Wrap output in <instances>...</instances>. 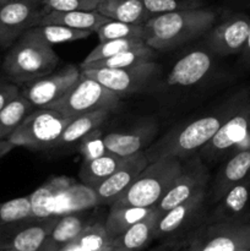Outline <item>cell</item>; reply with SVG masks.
I'll return each mask as SVG.
<instances>
[{
  "mask_svg": "<svg viewBox=\"0 0 250 251\" xmlns=\"http://www.w3.org/2000/svg\"><path fill=\"white\" fill-rule=\"evenodd\" d=\"M243 55V61L247 64L248 66H250V25H249V31H248V37L247 41H245L244 47H243V50L240 51Z\"/></svg>",
  "mask_w": 250,
  "mask_h": 251,
  "instance_id": "ab89813d",
  "label": "cell"
},
{
  "mask_svg": "<svg viewBox=\"0 0 250 251\" xmlns=\"http://www.w3.org/2000/svg\"><path fill=\"white\" fill-rule=\"evenodd\" d=\"M91 223L88 210L60 216L38 251H60Z\"/></svg>",
  "mask_w": 250,
  "mask_h": 251,
  "instance_id": "7402d4cb",
  "label": "cell"
},
{
  "mask_svg": "<svg viewBox=\"0 0 250 251\" xmlns=\"http://www.w3.org/2000/svg\"><path fill=\"white\" fill-rule=\"evenodd\" d=\"M60 216L26 218L0 227V250L38 251Z\"/></svg>",
  "mask_w": 250,
  "mask_h": 251,
  "instance_id": "5bb4252c",
  "label": "cell"
},
{
  "mask_svg": "<svg viewBox=\"0 0 250 251\" xmlns=\"http://www.w3.org/2000/svg\"><path fill=\"white\" fill-rule=\"evenodd\" d=\"M120 100L122 97L119 95L108 90L98 81L81 74L77 82L60 100L51 105L50 109L75 119L80 115L98 110L114 112L120 105Z\"/></svg>",
  "mask_w": 250,
  "mask_h": 251,
  "instance_id": "ba28073f",
  "label": "cell"
},
{
  "mask_svg": "<svg viewBox=\"0 0 250 251\" xmlns=\"http://www.w3.org/2000/svg\"><path fill=\"white\" fill-rule=\"evenodd\" d=\"M215 21L216 12L205 7L156 15L145 24L144 39L154 50H172L207 33Z\"/></svg>",
  "mask_w": 250,
  "mask_h": 251,
  "instance_id": "7a4b0ae2",
  "label": "cell"
},
{
  "mask_svg": "<svg viewBox=\"0 0 250 251\" xmlns=\"http://www.w3.org/2000/svg\"><path fill=\"white\" fill-rule=\"evenodd\" d=\"M34 28H36L37 33L51 46L82 41V39H87L93 33L91 31L75 29L71 27L61 26V25H43V26H36Z\"/></svg>",
  "mask_w": 250,
  "mask_h": 251,
  "instance_id": "836d02e7",
  "label": "cell"
},
{
  "mask_svg": "<svg viewBox=\"0 0 250 251\" xmlns=\"http://www.w3.org/2000/svg\"><path fill=\"white\" fill-rule=\"evenodd\" d=\"M238 251H250V245L249 247H245V248H242V249H239Z\"/></svg>",
  "mask_w": 250,
  "mask_h": 251,
  "instance_id": "f6af8a7d",
  "label": "cell"
},
{
  "mask_svg": "<svg viewBox=\"0 0 250 251\" xmlns=\"http://www.w3.org/2000/svg\"><path fill=\"white\" fill-rule=\"evenodd\" d=\"M154 49L151 47L145 46L141 48L130 49V50L122 51L119 54L109 56V58L102 59V60L93 61L88 65L80 66V69H120L129 68V66L139 65V64L154 61Z\"/></svg>",
  "mask_w": 250,
  "mask_h": 251,
  "instance_id": "f1b7e54d",
  "label": "cell"
},
{
  "mask_svg": "<svg viewBox=\"0 0 250 251\" xmlns=\"http://www.w3.org/2000/svg\"><path fill=\"white\" fill-rule=\"evenodd\" d=\"M207 190H201L184 202L162 213L157 223L154 240L161 247L183 249L191 235L206 222Z\"/></svg>",
  "mask_w": 250,
  "mask_h": 251,
  "instance_id": "8992f818",
  "label": "cell"
},
{
  "mask_svg": "<svg viewBox=\"0 0 250 251\" xmlns=\"http://www.w3.org/2000/svg\"><path fill=\"white\" fill-rule=\"evenodd\" d=\"M32 217L64 216L97 206L93 189L65 176H54L29 194Z\"/></svg>",
  "mask_w": 250,
  "mask_h": 251,
  "instance_id": "277c9868",
  "label": "cell"
},
{
  "mask_svg": "<svg viewBox=\"0 0 250 251\" xmlns=\"http://www.w3.org/2000/svg\"><path fill=\"white\" fill-rule=\"evenodd\" d=\"M97 11L109 20L134 25H145L152 17L142 0H100Z\"/></svg>",
  "mask_w": 250,
  "mask_h": 251,
  "instance_id": "cb8c5ba5",
  "label": "cell"
},
{
  "mask_svg": "<svg viewBox=\"0 0 250 251\" xmlns=\"http://www.w3.org/2000/svg\"><path fill=\"white\" fill-rule=\"evenodd\" d=\"M112 242L105 232L104 223L91 222L60 251H102L109 247Z\"/></svg>",
  "mask_w": 250,
  "mask_h": 251,
  "instance_id": "f546056e",
  "label": "cell"
},
{
  "mask_svg": "<svg viewBox=\"0 0 250 251\" xmlns=\"http://www.w3.org/2000/svg\"><path fill=\"white\" fill-rule=\"evenodd\" d=\"M250 245V216L230 222L203 223L188 240L185 251H238Z\"/></svg>",
  "mask_w": 250,
  "mask_h": 251,
  "instance_id": "9c48e42d",
  "label": "cell"
},
{
  "mask_svg": "<svg viewBox=\"0 0 250 251\" xmlns=\"http://www.w3.org/2000/svg\"><path fill=\"white\" fill-rule=\"evenodd\" d=\"M6 1H7V0H0V6H1L2 4H5Z\"/></svg>",
  "mask_w": 250,
  "mask_h": 251,
  "instance_id": "7dc6e473",
  "label": "cell"
},
{
  "mask_svg": "<svg viewBox=\"0 0 250 251\" xmlns=\"http://www.w3.org/2000/svg\"><path fill=\"white\" fill-rule=\"evenodd\" d=\"M250 146V130H249V134H248V136L245 137L244 141L240 144V146L238 147V150H242V149H245V147H249ZM237 150V151H238Z\"/></svg>",
  "mask_w": 250,
  "mask_h": 251,
  "instance_id": "b9f144b4",
  "label": "cell"
},
{
  "mask_svg": "<svg viewBox=\"0 0 250 251\" xmlns=\"http://www.w3.org/2000/svg\"><path fill=\"white\" fill-rule=\"evenodd\" d=\"M109 19L95 11H49L42 17L38 26L43 25H61L82 31H91L95 33L104 22Z\"/></svg>",
  "mask_w": 250,
  "mask_h": 251,
  "instance_id": "d4e9b609",
  "label": "cell"
},
{
  "mask_svg": "<svg viewBox=\"0 0 250 251\" xmlns=\"http://www.w3.org/2000/svg\"><path fill=\"white\" fill-rule=\"evenodd\" d=\"M161 213L153 208L149 215L113 240V244L127 251H141L154 240Z\"/></svg>",
  "mask_w": 250,
  "mask_h": 251,
  "instance_id": "603a6c76",
  "label": "cell"
},
{
  "mask_svg": "<svg viewBox=\"0 0 250 251\" xmlns=\"http://www.w3.org/2000/svg\"><path fill=\"white\" fill-rule=\"evenodd\" d=\"M15 147L16 146L10 140H0V158H2L7 153H10Z\"/></svg>",
  "mask_w": 250,
  "mask_h": 251,
  "instance_id": "60d3db41",
  "label": "cell"
},
{
  "mask_svg": "<svg viewBox=\"0 0 250 251\" xmlns=\"http://www.w3.org/2000/svg\"><path fill=\"white\" fill-rule=\"evenodd\" d=\"M80 76V68L69 65L58 73L53 71L44 77L20 86V93L34 108H50L69 92Z\"/></svg>",
  "mask_w": 250,
  "mask_h": 251,
  "instance_id": "4fadbf2b",
  "label": "cell"
},
{
  "mask_svg": "<svg viewBox=\"0 0 250 251\" xmlns=\"http://www.w3.org/2000/svg\"><path fill=\"white\" fill-rule=\"evenodd\" d=\"M147 46L144 39L139 38H123V39H110V41L100 42L98 46L83 59L80 66L88 65L93 61L102 60V59L109 58V56L119 54L122 51L130 50V49L141 48V47Z\"/></svg>",
  "mask_w": 250,
  "mask_h": 251,
  "instance_id": "1f68e13d",
  "label": "cell"
},
{
  "mask_svg": "<svg viewBox=\"0 0 250 251\" xmlns=\"http://www.w3.org/2000/svg\"><path fill=\"white\" fill-rule=\"evenodd\" d=\"M163 248L166 251H185L184 249H174V248H167V247H161Z\"/></svg>",
  "mask_w": 250,
  "mask_h": 251,
  "instance_id": "ee69618b",
  "label": "cell"
},
{
  "mask_svg": "<svg viewBox=\"0 0 250 251\" xmlns=\"http://www.w3.org/2000/svg\"><path fill=\"white\" fill-rule=\"evenodd\" d=\"M249 100V92L243 90L227 100L212 114L198 118L195 120L173 127L144 151L149 162L163 157H174L185 162L198 154L207 142L215 136L223 123L234 114L244 103Z\"/></svg>",
  "mask_w": 250,
  "mask_h": 251,
  "instance_id": "6da1fadb",
  "label": "cell"
},
{
  "mask_svg": "<svg viewBox=\"0 0 250 251\" xmlns=\"http://www.w3.org/2000/svg\"><path fill=\"white\" fill-rule=\"evenodd\" d=\"M208 181H210V173L207 167L203 163V159L201 158L200 154H195L183 162L179 176L154 208L162 215L173 208L174 206L190 199L199 191L205 190L208 185Z\"/></svg>",
  "mask_w": 250,
  "mask_h": 251,
  "instance_id": "9a60e30c",
  "label": "cell"
},
{
  "mask_svg": "<svg viewBox=\"0 0 250 251\" xmlns=\"http://www.w3.org/2000/svg\"><path fill=\"white\" fill-rule=\"evenodd\" d=\"M32 217L29 195L0 203V227Z\"/></svg>",
  "mask_w": 250,
  "mask_h": 251,
  "instance_id": "e575fe53",
  "label": "cell"
},
{
  "mask_svg": "<svg viewBox=\"0 0 250 251\" xmlns=\"http://www.w3.org/2000/svg\"><path fill=\"white\" fill-rule=\"evenodd\" d=\"M142 2L152 17L166 12L201 7L198 0H142Z\"/></svg>",
  "mask_w": 250,
  "mask_h": 251,
  "instance_id": "74e56055",
  "label": "cell"
},
{
  "mask_svg": "<svg viewBox=\"0 0 250 251\" xmlns=\"http://www.w3.org/2000/svg\"><path fill=\"white\" fill-rule=\"evenodd\" d=\"M181 166L183 162L174 157H163L150 162L126 193L110 207H156L179 176Z\"/></svg>",
  "mask_w": 250,
  "mask_h": 251,
  "instance_id": "5b68a950",
  "label": "cell"
},
{
  "mask_svg": "<svg viewBox=\"0 0 250 251\" xmlns=\"http://www.w3.org/2000/svg\"><path fill=\"white\" fill-rule=\"evenodd\" d=\"M149 163V159L144 152L129 157V159L117 172L93 188L97 199V206H112L126 193L127 189L132 185L135 179Z\"/></svg>",
  "mask_w": 250,
  "mask_h": 251,
  "instance_id": "2e32d148",
  "label": "cell"
},
{
  "mask_svg": "<svg viewBox=\"0 0 250 251\" xmlns=\"http://www.w3.org/2000/svg\"><path fill=\"white\" fill-rule=\"evenodd\" d=\"M73 118L63 115L50 108H36L10 136L16 147L43 151L55 149L59 137Z\"/></svg>",
  "mask_w": 250,
  "mask_h": 251,
  "instance_id": "52a82bcc",
  "label": "cell"
},
{
  "mask_svg": "<svg viewBox=\"0 0 250 251\" xmlns=\"http://www.w3.org/2000/svg\"><path fill=\"white\" fill-rule=\"evenodd\" d=\"M250 130V100L230 115L217 130L215 136L199 152L202 159L218 162L235 152Z\"/></svg>",
  "mask_w": 250,
  "mask_h": 251,
  "instance_id": "7c38bea8",
  "label": "cell"
},
{
  "mask_svg": "<svg viewBox=\"0 0 250 251\" xmlns=\"http://www.w3.org/2000/svg\"><path fill=\"white\" fill-rule=\"evenodd\" d=\"M20 95V86L1 77L0 80V110Z\"/></svg>",
  "mask_w": 250,
  "mask_h": 251,
  "instance_id": "f35d334b",
  "label": "cell"
},
{
  "mask_svg": "<svg viewBox=\"0 0 250 251\" xmlns=\"http://www.w3.org/2000/svg\"><path fill=\"white\" fill-rule=\"evenodd\" d=\"M2 77V73H1V60H0V80Z\"/></svg>",
  "mask_w": 250,
  "mask_h": 251,
  "instance_id": "bcb514c9",
  "label": "cell"
},
{
  "mask_svg": "<svg viewBox=\"0 0 250 251\" xmlns=\"http://www.w3.org/2000/svg\"><path fill=\"white\" fill-rule=\"evenodd\" d=\"M46 14L39 0H7L0 6V48L9 49Z\"/></svg>",
  "mask_w": 250,
  "mask_h": 251,
  "instance_id": "8fae6325",
  "label": "cell"
},
{
  "mask_svg": "<svg viewBox=\"0 0 250 251\" xmlns=\"http://www.w3.org/2000/svg\"><path fill=\"white\" fill-rule=\"evenodd\" d=\"M109 114L110 112L108 110H98V112L88 113V114L80 115V117L73 119L59 137L55 149L77 144L85 135L100 127L107 120Z\"/></svg>",
  "mask_w": 250,
  "mask_h": 251,
  "instance_id": "4316f807",
  "label": "cell"
},
{
  "mask_svg": "<svg viewBox=\"0 0 250 251\" xmlns=\"http://www.w3.org/2000/svg\"><path fill=\"white\" fill-rule=\"evenodd\" d=\"M49 11H95L100 0H39Z\"/></svg>",
  "mask_w": 250,
  "mask_h": 251,
  "instance_id": "8d00e7d4",
  "label": "cell"
},
{
  "mask_svg": "<svg viewBox=\"0 0 250 251\" xmlns=\"http://www.w3.org/2000/svg\"><path fill=\"white\" fill-rule=\"evenodd\" d=\"M212 68V58L201 49L190 51L179 59L167 76V83L171 86L189 87L202 81Z\"/></svg>",
  "mask_w": 250,
  "mask_h": 251,
  "instance_id": "44dd1931",
  "label": "cell"
},
{
  "mask_svg": "<svg viewBox=\"0 0 250 251\" xmlns=\"http://www.w3.org/2000/svg\"><path fill=\"white\" fill-rule=\"evenodd\" d=\"M77 145L78 152H80L81 157H82V162L92 161V159L98 158V157L103 156L107 152H109L107 150V147H105L104 135L100 131V127H97V129L92 130L87 135H85L77 142Z\"/></svg>",
  "mask_w": 250,
  "mask_h": 251,
  "instance_id": "d590c367",
  "label": "cell"
},
{
  "mask_svg": "<svg viewBox=\"0 0 250 251\" xmlns=\"http://www.w3.org/2000/svg\"><path fill=\"white\" fill-rule=\"evenodd\" d=\"M157 124L153 120H146L144 124L129 131L108 132L104 135L105 147L109 152L123 157H130L144 152L153 144L157 135Z\"/></svg>",
  "mask_w": 250,
  "mask_h": 251,
  "instance_id": "ac0fdd59",
  "label": "cell"
},
{
  "mask_svg": "<svg viewBox=\"0 0 250 251\" xmlns=\"http://www.w3.org/2000/svg\"><path fill=\"white\" fill-rule=\"evenodd\" d=\"M100 42L110 41V39L123 38H145V25L126 24V22L109 20L104 22L97 31L95 32ZM145 41V39H144Z\"/></svg>",
  "mask_w": 250,
  "mask_h": 251,
  "instance_id": "d6a6232c",
  "label": "cell"
},
{
  "mask_svg": "<svg viewBox=\"0 0 250 251\" xmlns=\"http://www.w3.org/2000/svg\"><path fill=\"white\" fill-rule=\"evenodd\" d=\"M0 251H20V250H0Z\"/></svg>",
  "mask_w": 250,
  "mask_h": 251,
  "instance_id": "c3c4849f",
  "label": "cell"
},
{
  "mask_svg": "<svg viewBox=\"0 0 250 251\" xmlns=\"http://www.w3.org/2000/svg\"><path fill=\"white\" fill-rule=\"evenodd\" d=\"M249 25V16L234 15L215 28H211L207 37L210 50L223 56L240 53L247 41Z\"/></svg>",
  "mask_w": 250,
  "mask_h": 251,
  "instance_id": "e0dca14e",
  "label": "cell"
},
{
  "mask_svg": "<svg viewBox=\"0 0 250 251\" xmlns=\"http://www.w3.org/2000/svg\"><path fill=\"white\" fill-rule=\"evenodd\" d=\"M154 207H110L109 213L105 217L104 228L108 237L112 240L122 235L125 230L129 229L131 226L146 217Z\"/></svg>",
  "mask_w": 250,
  "mask_h": 251,
  "instance_id": "83f0119b",
  "label": "cell"
},
{
  "mask_svg": "<svg viewBox=\"0 0 250 251\" xmlns=\"http://www.w3.org/2000/svg\"><path fill=\"white\" fill-rule=\"evenodd\" d=\"M58 63L59 56L53 46L33 27L7 49L1 60V73L5 80L22 86L51 74Z\"/></svg>",
  "mask_w": 250,
  "mask_h": 251,
  "instance_id": "3957f363",
  "label": "cell"
},
{
  "mask_svg": "<svg viewBox=\"0 0 250 251\" xmlns=\"http://www.w3.org/2000/svg\"><path fill=\"white\" fill-rule=\"evenodd\" d=\"M127 159L129 157H123L119 154L112 153V152H107L105 154L92 159V161L82 162L80 171H78L81 183L91 189L96 188L98 184H100L108 176H112L114 172H117Z\"/></svg>",
  "mask_w": 250,
  "mask_h": 251,
  "instance_id": "484cf974",
  "label": "cell"
},
{
  "mask_svg": "<svg viewBox=\"0 0 250 251\" xmlns=\"http://www.w3.org/2000/svg\"><path fill=\"white\" fill-rule=\"evenodd\" d=\"M102 251H127V250L123 249V248L118 247V245H114V244H113V243H112V244H110L109 247L105 248V249L102 250Z\"/></svg>",
  "mask_w": 250,
  "mask_h": 251,
  "instance_id": "7bdbcfd3",
  "label": "cell"
},
{
  "mask_svg": "<svg viewBox=\"0 0 250 251\" xmlns=\"http://www.w3.org/2000/svg\"><path fill=\"white\" fill-rule=\"evenodd\" d=\"M158 64L154 61L120 69H82L81 74L113 91L120 97L140 92L151 85L158 75Z\"/></svg>",
  "mask_w": 250,
  "mask_h": 251,
  "instance_id": "30bf717a",
  "label": "cell"
},
{
  "mask_svg": "<svg viewBox=\"0 0 250 251\" xmlns=\"http://www.w3.org/2000/svg\"><path fill=\"white\" fill-rule=\"evenodd\" d=\"M250 176V146L238 150L228 158L225 166L216 176L210 193V203H216L232 186L240 183Z\"/></svg>",
  "mask_w": 250,
  "mask_h": 251,
  "instance_id": "ffe728a7",
  "label": "cell"
},
{
  "mask_svg": "<svg viewBox=\"0 0 250 251\" xmlns=\"http://www.w3.org/2000/svg\"><path fill=\"white\" fill-rule=\"evenodd\" d=\"M250 202V176L229 189L216 202L215 208L207 212L205 223L230 222L245 220L250 216L248 206Z\"/></svg>",
  "mask_w": 250,
  "mask_h": 251,
  "instance_id": "d6986e66",
  "label": "cell"
},
{
  "mask_svg": "<svg viewBox=\"0 0 250 251\" xmlns=\"http://www.w3.org/2000/svg\"><path fill=\"white\" fill-rule=\"evenodd\" d=\"M34 109L33 105L20 93L0 110V140H9L25 118Z\"/></svg>",
  "mask_w": 250,
  "mask_h": 251,
  "instance_id": "4dcf8cb0",
  "label": "cell"
}]
</instances>
